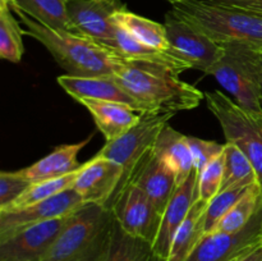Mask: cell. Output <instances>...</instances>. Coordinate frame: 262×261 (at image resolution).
Here are the masks:
<instances>
[{"mask_svg": "<svg viewBox=\"0 0 262 261\" xmlns=\"http://www.w3.org/2000/svg\"><path fill=\"white\" fill-rule=\"evenodd\" d=\"M113 77L136 100L142 115L177 114L205 99L197 87L179 79L178 72L160 64L123 59Z\"/></svg>", "mask_w": 262, "mask_h": 261, "instance_id": "cell-1", "label": "cell"}, {"mask_svg": "<svg viewBox=\"0 0 262 261\" xmlns=\"http://www.w3.org/2000/svg\"><path fill=\"white\" fill-rule=\"evenodd\" d=\"M10 8L25 26V35L45 46L66 74L74 77L113 76L123 63L122 56L94 38L73 31L53 30L36 22L17 7L10 5Z\"/></svg>", "mask_w": 262, "mask_h": 261, "instance_id": "cell-2", "label": "cell"}, {"mask_svg": "<svg viewBox=\"0 0 262 261\" xmlns=\"http://www.w3.org/2000/svg\"><path fill=\"white\" fill-rule=\"evenodd\" d=\"M174 13L217 44H241L262 54V14L207 0L174 4Z\"/></svg>", "mask_w": 262, "mask_h": 261, "instance_id": "cell-3", "label": "cell"}, {"mask_svg": "<svg viewBox=\"0 0 262 261\" xmlns=\"http://www.w3.org/2000/svg\"><path fill=\"white\" fill-rule=\"evenodd\" d=\"M223 54L210 76L245 110L262 114V54L241 44H222Z\"/></svg>", "mask_w": 262, "mask_h": 261, "instance_id": "cell-4", "label": "cell"}, {"mask_svg": "<svg viewBox=\"0 0 262 261\" xmlns=\"http://www.w3.org/2000/svg\"><path fill=\"white\" fill-rule=\"evenodd\" d=\"M112 211L102 205L84 204L68 216L60 234L41 261H81L109 235Z\"/></svg>", "mask_w": 262, "mask_h": 261, "instance_id": "cell-5", "label": "cell"}, {"mask_svg": "<svg viewBox=\"0 0 262 261\" xmlns=\"http://www.w3.org/2000/svg\"><path fill=\"white\" fill-rule=\"evenodd\" d=\"M205 101L219 122L227 142L237 145L251 161L262 187V114L247 112L217 90L205 92Z\"/></svg>", "mask_w": 262, "mask_h": 261, "instance_id": "cell-6", "label": "cell"}, {"mask_svg": "<svg viewBox=\"0 0 262 261\" xmlns=\"http://www.w3.org/2000/svg\"><path fill=\"white\" fill-rule=\"evenodd\" d=\"M173 115L174 114L142 115L141 120L135 127L130 128L128 132L118 137L117 140L106 142L100 148L96 156L118 164L124 171L120 188L130 181L137 166L140 165L143 158L152 150L159 135Z\"/></svg>", "mask_w": 262, "mask_h": 261, "instance_id": "cell-7", "label": "cell"}, {"mask_svg": "<svg viewBox=\"0 0 262 261\" xmlns=\"http://www.w3.org/2000/svg\"><path fill=\"white\" fill-rule=\"evenodd\" d=\"M164 26L170 45L169 53L188 64L191 69L209 73L222 56V44L215 42L171 9L165 14Z\"/></svg>", "mask_w": 262, "mask_h": 261, "instance_id": "cell-8", "label": "cell"}, {"mask_svg": "<svg viewBox=\"0 0 262 261\" xmlns=\"http://www.w3.org/2000/svg\"><path fill=\"white\" fill-rule=\"evenodd\" d=\"M107 209L125 233L152 245L160 227L161 215L137 184L125 183L114 194Z\"/></svg>", "mask_w": 262, "mask_h": 261, "instance_id": "cell-9", "label": "cell"}, {"mask_svg": "<svg viewBox=\"0 0 262 261\" xmlns=\"http://www.w3.org/2000/svg\"><path fill=\"white\" fill-rule=\"evenodd\" d=\"M261 245L262 210L238 232L205 234L186 261H237Z\"/></svg>", "mask_w": 262, "mask_h": 261, "instance_id": "cell-10", "label": "cell"}, {"mask_svg": "<svg viewBox=\"0 0 262 261\" xmlns=\"http://www.w3.org/2000/svg\"><path fill=\"white\" fill-rule=\"evenodd\" d=\"M68 216L28 225L0 240V261H41L60 234Z\"/></svg>", "mask_w": 262, "mask_h": 261, "instance_id": "cell-11", "label": "cell"}, {"mask_svg": "<svg viewBox=\"0 0 262 261\" xmlns=\"http://www.w3.org/2000/svg\"><path fill=\"white\" fill-rule=\"evenodd\" d=\"M84 204L83 199L73 188H69L30 206L3 210L0 211V240L28 225L68 216Z\"/></svg>", "mask_w": 262, "mask_h": 261, "instance_id": "cell-12", "label": "cell"}, {"mask_svg": "<svg viewBox=\"0 0 262 261\" xmlns=\"http://www.w3.org/2000/svg\"><path fill=\"white\" fill-rule=\"evenodd\" d=\"M124 171L118 164L95 155L78 169L72 188L86 204L102 205L107 209L120 188Z\"/></svg>", "mask_w": 262, "mask_h": 261, "instance_id": "cell-13", "label": "cell"}, {"mask_svg": "<svg viewBox=\"0 0 262 261\" xmlns=\"http://www.w3.org/2000/svg\"><path fill=\"white\" fill-rule=\"evenodd\" d=\"M124 8L120 0H69L68 15L74 32L106 45L117 31L113 15Z\"/></svg>", "mask_w": 262, "mask_h": 261, "instance_id": "cell-14", "label": "cell"}, {"mask_svg": "<svg viewBox=\"0 0 262 261\" xmlns=\"http://www.w3.org/2000/svg\"><path fill=\"white\" fill-rule=\"evenodd\" d=\"M197 183H199V174L193 170L184 183L177 187L173 196L169 200L168 206L161 215L160 227L152 243L154 255L158 261H165L168 258L171 243L179 227L199 199Z\"/></svg>", "mask_w": 262, "mask_h": 261, "instance_id": "cell-15", "label": "cell"}, {"mask_svg": "<svg viewBox=\"0 0 262 261\" xmlns=\"http://www.w3.org/2000/svg\"><path fill=\"white\" fill-rule=\"evenodd\" d=\"M129 182L137 184L147 194L160 215L164 214L169 200L177 188L173 171L155 155L152 150L143 158Z\"/></svg>", "mask_w": 262, "mask_h": 261, "instance_id": "cell-16", "label": "cell"}, {"mask_svg": "<svg viewBox=\"0 0 262 261\" xmlns=\"http://www.w3.org/2000/svg\"><path fill=\"white\" fill-rule=\"evenodd\" d=\"M56 81L59 86L76 101H79L81 99L118 101L129 105L136 112L140 113L136 100L122 89L113 76L74 77L63 74L59 76Z\"/></svg>", "mask_w": 262, "mask_h": 261, "instance_id": "cell-17", "label": "cell"}, {"mask_svg": "<svg viewBox=\"0 0 262 261\" xmlns=\"http://www.w3.org/2000/svg\"><path fill=\"white\" fill-rule=\"evenodd\" d=\"M78 102L89 110L97 129L102 133L106 142L124 135L142 118L141 114H136L132 106L123 102L92 99H81Z\"/></svg>", "mask_w": 262, "mask_h": 261, "instance_id": "cell-18", "label": "cell"}, {"mask_svg": "<svg viewBox=\"0 0 262 261\" xmlns=\"http://www.w3.org/2000/svg\"><path fill=\"white\" fill-rule=\"evenodd\" d=\"M152 151L173 171L177 187L188 179L194 170L187 136L166 124L159 135Z\"/></svg>", "mask_w": 262, "mask_h": 261, "instance_id": "cell-19", "label": "cell"}, {"mask_svg": "<svg viewBox=\"0 0 262 261\" xmlns=\"http://www.w3.org/2000/svg\"><path fill=\"white\" fill-rule=\"evenodd\" d=\"M92 136L77 143H67L54 148L49 155L33 163L32 165L20 169V173L32 183L43 179L58 178L73 173L82 166L78 161V154L86 147Z\"/></svg>", "mask_w": 262, "mask_h": 261, "instance_id": "cell-20", "label": "cell"}, {"mask_svg": "<svg viewBox=\"0 0 262 261\" xmlns=\"http://www.w3.org/2000/svg\"><path fill=\"white\" fill-rule=\"evenodd\" d=\"M207 202L197 199L188 215L179 227L173 243H171L169 256L165 261H186L192 251L205 235V212Z\"/></svg>", "mask_w": 262, "mask_h": 261, "instance_id": "cell-21", "label": "cell"}, {"mask_svg": "<svg viewBox=\"0 0 262 261\" xmlns=\"http://www.w3.org/2000/svg\"><path fill=\"white\" fill-rule=\"evenodd\" d=\"M113 20L115 25L129 32L133 37L145 45L164 51V53H169L170 50L165 26L161 23L129 12L127 8L115 13L113 15Z\"/></svg>", "mask_w": 262, "mask_h": 261, "instance_id": "cell-22", "label": "cell"}, {"mask_svg": "<svg viewBox=\"0 0 262 261\" xmlns=\"http://www.w3.org/2000/svg\"><path fill=\"white\" fill-rule=\"evenodd\" d=\"M68 3L69 0H9L10 5L46 27L73 31L68 15Z\"/></svg>", "mask_w": 262, "mask_h": 261, "instance_id": "cell-23", "label": "cell"}, {"mask_svg": "<svg viewBox=\"0 0 262 261\" xmlns=\"http://www.w3.org/2000/svg\"><path fill=\"white\" fill-rule=\"evenodd\" d=\"M114 217V216H113ZM152 245L128 234L117 222H113L109 245L104 261H154Z\"/></svg>", "mask_w": 262, "mask_h": 261, "instance_id": "cell-24", "label": "cell"}, {"mask_svg": "<svg viewBox=\"0 0 262 261\" xmlns=\"http://www.w3.org/2000/svg\"><path fill=\"white\" fill-rule=\"evenodd\" d=\"M262 210V187L258 182L251 184L246 193L233 205L210 233H234L243 229ZM207 234V233H206Z\"/></svg>", "mask_w": 262, "mask_h": 261, "instance_id": "cell-25", "label": "cell"}, {"mask_svg": "<svg viewBox=\"0 0 262 261\" xmlns=\"http://www.w3.org/2000/svg\"><path fill=\"white\" fill-rule=\"evenodd\" d=\"M13 13L9 0H0V56L10 63H20L25 54V30Z\"/></svg>", "mask_w": 262, "mask_h": 261, "instance_id": "cell-26", "label": "cell"}, {"mask_svg": "<svg viewBox=\"0 0 262 261\" xmlns=\"http://www.w3.org/2000/svg\"><path fill=\"white\" fill-rule=\"evenodd\" d=\"M257 182V176L253 165L247 156L237 145L230 142L224 143V176L222 188L225 189L239 186H251Z\"/></svg>", "mask_w": 262, "mask_h": 261, "instance_id": "cell-27", "label": "cell"}, {"mask_svg": "<svg viewBox=\"0 0 262 261\" xmlns=\"http://www.w3.org/2000/svg\"><path fill=\"white\" fill-rule=\"evenodd\" d=\"M77 173H78V169L73 171V173H69L63 177H58V178L32 182L28 186V188L13 204H10L4 210L20 209V207L30 206V205L36 204V202L50 199V197L55 196V194L60 193V192L66 191V189L72 188L74 181H76ZM0 211H3V210H0Z\"/></svg>", "mask_w": 262, "mask_h": 261, "instance_id": "cell-28", "label": "cell"}, {"mask_svg": "<svg viewBox=\"0 0 262 261\" xmlns=\"http://www.w3.org/2000/svg\"><path fill=\"white\" fill-rule=\"evenodd\" d=\"M250 186H239L219 192L210 202H207L205 212V234L214 229L215 225L233 207V205L246 193Z\"/></svg>", "mask_w": 262, "mask_h": 261, "instance_id": "cell-29", "label": "cell"}, {"mask_svg": "<svg viewBox=\"0 0 262 261\" xmlns=\"http://www.w3.org/2000/svg\"><path fill=\"white\" fill-rule=\"evenodd\" d=\"M223 176H224V151L199 174V183H197L199 200L204 202L211 201L220 192Z\"/></svg>", "mask_w": 262, "mask_h": 261, "instance_id": "cell-30", "label": "cell"}, {"mask_svg": "<svg viewBox=\"0 0 262 261\" xmlns=\"http://www.w3.org/2000/svg\"><path fill=\"white\" fill-rule=\"evenodd\" d=\"M187 141L197 174L201 173L214 159H216L224 151V145H220L215 141L202 140L193 136H187Z\"/></svg>", "mask_w": 262, "mask_h": 261, "instance_id": "cell-31", "label": "cell"}, {"mask_svg": "<svg viewBox=\"0 0 262 261\" xmlns=\"http://www.w3.org/2000/svg\"><path fill=\"white\" fill-rule=\"evenodd\" d=\"M31 182L17 171H2L0 173V210H4L15 201L26 189Z\"/></svg>", "mask_w": 262, "mask_h": 261, "instance_id": "cell-32", "label": "cell"}, {"mask_svg": "<svg viewBox=\"0 0 262 261\" xmlns=\"http://www.w3.org/2000/svg\"><path fill=\"white\" fill-rule=\"evenodd\" d=\"M114 222V220H113ZM112 232V230H110ZM109 240H110V233L106 238H105L104 242L99 246L95 251H92L89 256H86L84 258H82L81 261H104L105 255H106V250H107V245H109Z\"/></svg>", "mask_w": 262, "mask_h": 261, "instance_id": "cell-33", "label": "cell"}, {"mask_svg": "<svg viewBox=\"0 0 262 261\" xmlns=\"http://www.w3.org/2000/svg\"><path fill=\"white\" fill-rule=\"evenodd\" d=\"M207 2L216 3V4H223V5H230V7L243 8V9H248V8L253 7V5L261 3L262 0H207Z\"/></svg>", "mask_w": 262, "mask_h": 261, "instance_id": "cell-34", "label": "cell"}, {"mask_svg": "<svg viewBox=\"0 0 262 261\" xmlns=\"http://www.w3.org/2000/svg\"><path fill=\"white\" fill-rule=\"evenodd\" d=\"M237 261H262V245L256 247L255 250L251 251L250 253L245 255Z\"/></svg>", "mask_w": 262, "mask_h": 261, "instance_id": "cell-35", "label": "cell"}, {"mask_svg": "<svg viewBox=\"0 0 262 261\" xmlns=\"http://www.w3.org/2000/svg\"><path fill=\"white\" fill-rule=\"evenodd\" d=\"M248 10H252V12H257V13H261L262 14V2L258 3V4L253 5V7L248 8Z\"/></svg>", "mask_w": 262, "mask_h": 261, "instance_id": "cell-36", "label": "cell"}, {"mask_svg": "<svg viewBox=\"0 0 262 261\" xmlns=\"http://www.w3.org/2000/svg\"><path fill=\"white\" fill-rule=\"evenodd\" d=\"M165 2L170 3V4H171V5H174V4H178V3H182V2H186V0H165Z\"/></svg>", "mask_w": 262, "mask_h": 261, "instance_id": "cell-37", "label": "cell"}, {"mask_svg": "<svg viewBox=\"0 0 262 261\" xmlns=\"http://www.w3.org/2000/svg\"><path fill=\"white\" fill-rule=\"evenodd\" d=\"M261 67H262V56H261ZM261 92H262V86H261Z\"/></svg>", "mask_w": 262, "mask_h": 261, "instance_id": "cell-38", "label": "cell"}]
</instances>
